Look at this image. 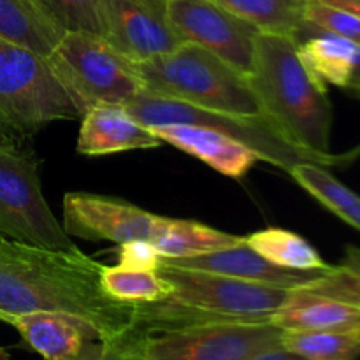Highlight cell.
I'll use <instances>...</instances> for the list:
<instances>
[{"mask_svg":"<svg viewBox=\"0 0 360 360\" xmlns=\"http://www.w3.org/2000/svg\"><path fill=\"white\" fill-rule=\"evenodd\" d=\"M104 267L77 248H42L0 236V320L69 313L94 323L108 340L125 333L134 326L136 304L105 294Z\"/></svg>","mask_w":360,"mask_h":360,"instance_id":"1","label":"cell"},{"mask_svg":"<svg viewBox=\"0 0 360 360\" xmlns=\"http://www.w3.org/2000/svg\"><path fill=\"white\" fill-rule=\"evenodd\" d=\"M248 83L262 116L285 139L320 158L326 167L336 165L327 88L304 65L295 39L259 34Z\"/></svg>","mask_w":360,"mask_h":360,"instance_id":"2","label":"cell"},{"mask_svg":"<svg viewBox=\"0 0 360 360\" xmlns=\"http://www.w3.org/2000/svg\"><path fill=\"white\" fill-rule=\"evenodd\" d=\"M157 273L171 285V294L136 304L134 326L148 334L213 323L271 322L288 295L287 288L185 269L164 259Z\"/></svg>","mask_w":360,"mask_h":360,"instance_id":"3","label":"cell"},{"mask_svg":"<svg viewBox=\"0 0 360 360\" xmlns=\"http://www.w3.org/2000/svg\"><path fill=\"white\" fill-rule=\"evenodd\" d=\"M144 91L210 111L262 116L248 77L214 53L181 42L171 51L136 63Z\"/></svg>","mask_w":360,"mask_h":360,"instance_id":"4","label":"cell"},{"mask_svg":"<svg viewBox=\"0 0 360 360\" xmlns=\"http://www.w3.org/2000/svg\"><path fill=\"white\" fill-rule=\"evenodd\" d=\"M81 118L44 56L0 39V144L23 146L49 123Z\"/></svg>","mask_w":360,"mask_h":360,"instance_id":"5","label":"cell"},{"mask_svg":"<svg viewBox=\"0 0 360 360\" xmlns=\"http://www.w3.org/2000/svg\"><path fill=\"white\" fill-rule=\"evenodd\" d=\"M44 58L83 115L94 105H125L144 90L136 62L101 35L65 32Z\"/></svg>","mask_w":360,"mask_h":360,"instance_id":"6","label":"cell"},{"mask_svg":"<svg viewBox=\"0 0 360 360\" xmlns=\"http://www.w3.org/2000/svg\"><path fill=\"white\" fill-rule=\"evenodd\" d=\"M127 111L143 123L144 127L169 125V123H192V125L210 127L239 143L246 144L259 157V160L269 162L271 165L290 171L295 164L323 165L320 158L301 150L290 141L285 139L276 127L264 116H241L229 112L210 111L172 98L158 97L148 91H141L137 97L125 104Z\"/></svg>","mask_w":360,"mask_h":360,"instance_id":"7","label":"cell"},{"mask_svg":"<svg viewBox=\"0 0 360 360\" xmlns=\"http://www.w3.org/2000/svg\"><path fill=\"white\" fill-rule=\"evenodd\" d=\"M0 236L42 248H77L42 195L37 157L21 146L0 144Z\"/></svg>","mask_w":360,"mask_h":360,"instance_id":"8","label":"cell"},{"mask_svg":"<svg viewBox=\"0 0 360 360\" xmlns=\"http://www.w3.org/2000/svg\"><path fill=\"white\" fill-rule=\"evenodd\" d=\"M273 322L213 323L150 334L143 360H246L281 347Z\"/></svg>","mask_w":360,"mask_h":360,"instance_id":"9","label":"cell"},{"mask_svg":"<svg viewBox=\"0 0 360 360\" xmlns=\"http://www.w3.org/2000/svg\"><path fill=\"white\" fill-rule=\"evenodd\" d=\"M167 18L181 42H192L250 76L259 28L232 14L214 0H165Z\"/></svg>","mask_w":360,"mask_h":360,"instance_id":"10","label":"cell"},{"mask_svg":"<svg viewBox=\"0 0 360 360\" xmlns=\"http://www.w3.org/2000/svg\"><path fill=\"white\" fill-rule=\"evenodd\" d=\"M157 214L116 197L69 192L63 197V229L84 241L125 245L151 241L158 224Z\"/></svg>","mask_w":360,"mask_h":360,"instance_id":"11","label":"cell"},{"mask_svg":"<svg viewBox=\"0 0 360 360\" xmlns=\"http://www.w3.org/2000/svg\"><path fill=\"white\" fill-rule=\"evenodd\" d=\"M104 39L132 62H146L181 44L165 0H105Z\"/></svg>","mask_w":360,"mask_h":360,"instance_id":"12","label":"cell"},{"mask_svg":"<svg viewBox=\"0 0 360 360\" xmlns=\"http://www.w3.org/2000/svg\"><path fill=\"white\" fill-rule=\"evenodd\" d=\"M2 322L14 327L44 360H97L108 343L94 323L69 313H27Z\"/></svg>","mask_w":360,"mask_h":360,"instance_id":"13","label":"cell"},{"mask_svg":"<svg viewBox=\"0 0 360 360\" xmlns=\"http://www.w3.org/2000/svg\"><path fill=\"white\" fill-rule=\"evenodd\" d=\"M164 260L167 264H172V266L185 267V269L224 274V276L229 278H238V280L252 281V283L271 285V287L287 288V290L306 287L322 274V271H295L276 266V264L269 262L262 255H259L255 250L250 248L246 241L238 246L202 253V255Z\"/></svg>","mask_w":360,"mask_h":360,"instance_id":"14","label":"cell"},{"mask_svg":"<svg viewBox=\"0 0 360 360\" xmlns=\"http://www.w3.org/2000/svg\"><path fill=\"white\" fill-rule=\"evenodd\" d=\"M160 144V137L137 122L125 105L101 104L88 109L81 118L76 150L86 157H101L130 150H150Z\"/></svg>","mask_w":360,"mask_h":360,"instance_id":"15","label":"cell"},{"mask_svg":"<svg viewBox=\"0 0 360 360\" xmlns=\"http://www.w3.org/2000/svg\"><path fill=\"white\" fill-rule=\"evenodd\" d=\"M162 143L172 144L178 150L199 158L227 178L241 179L259 157L246 144L202 125L192 123H169L150 127Z\"/></svg>","mask_w":360,"mask_h":360,"instance_id":"16","label":"cell"},{"mask_svg":"<svg viewBox=\"0 0 360 360\" xmlns=\"http://www.w3.org/2000/svg\"><path fill=\"white\" fill-rule=\"evenodd\" d=\"M299 55L309 72L323 84L360 97V46L327 32L304 28L297 41Z\"/></svg>","mask_w":360,"mask_h":360,"instance_id":"17","label":"cell"},{"mask_svg":"<svg viewBox=\"0 0 360 360\" xmlns=\"http://www.w3.org/2000/svg\"><path fill=\"white\" fill-rule=\"evenodd\" d=\"M271 322L281 330L360 329V308L304 287L292 288Z\"/></svg>","mask_w":360,"mask_h":360,"instance_id":"18","label":"cell"},{"mask_svg":"<svg viewBox=\"0 0 360 360\" xmlns=\"http://www.w3.org/2000/svg\"><path fill=\"white\" fill-rule=\"evenodd\" d=\"M65 30L44 0H0V39L46 56Z\"/></svg>","mask_w":360,"mask_h":360,"instance_id":"19","label":"cell"},{"mask_svg":"<svg viewBox=\"0 0 360 360\" xmlns=\"http://www.w3.org/2000/svg\"><path fill=\"white\" fill-rule=\"evenodd\" d=\"M151 246L162 259H186L245 243L243 236L229 234L190 220L158 218Z\"/></svg>","mask_w":360,"mask_h":360,"instance_id":"20","label":"cell"},{"mask_svg":"<svg viewBox=\"0 0 360 360\" xmlns=\"http://www.w3.org/2000/svg\"><path fill=\"white\" fill-rule=\"evenodd\" d=\"M260 34L283 35L299 41L306 28V0H214Z\"/></svg>","mask_w":360,"mask_h":360,"instance_id":"21","label":"cell"},{"mask_svg":"<svg viewBox=\"0 0 360 360\" xmlns=\"http://www.w3.org/2000/svg\"><path fill=\"white\" fill-rule=\"evenodd\" d=\"M288 174L330 213L360 231V195L334 178L326 167L302 162L295 164Z\"/></svg>","mask_w":360,"mask_h":360,"instance_id":"22","label":"cell"},{"mask_svg":"<svg viewBox=\"0 0 360 360\" xmlns=\"http://www.w3.org/2000/svg\"><path fill=\"white\" fill-rule=\"evenodd\" d=\"M246 245L280 267L295 271H326L330 264L306 239L285 229H264L245 238Z\"/></svg>","mask_w":360,"mask_h":360,"instance_id":"23","label":"cell"},{"mask_svg":"<svg viewBox=\"0 0 360 360\" xmlns=\"http://www.w3.org/2000/svg\"><path fill=\"white\" fill-rule=\"evenodd\" d=\"M281 347L306 360H357L360 329L283 330Z\"/></svg>","mask_w":360,"mask_h":360,"instance_id":"24","label":"cell"},{"mask_svg":"<svg viewBox=\"0 0 360 360\" xmlns=\"http://www.w3.org/2000/svg\"><path fill=\"white\" fill-rule=\"evenodd\" d=\"M101 283L105 294L127 304L155 302L171 294V285L157 271L127 269L122 266L104 267Z\"/></svg>","mask_w":360,"mask_h":360,"instance_id":"25","label":"cell"},{"mask_svg":"<svg viewBox=\"0 0 360 360\" xmlns=\"http://www.w3.org/2000/svg\"><path fill=\"white\" fill-rule=\"evenodd\" d=\"M304 288L360 308V248L347 246L340 266H330Z\"/></svg>","mask_w":360,"mask_h":360,"instance_id":"26","label":"cell"},{"mask_svg":"<svg viewBox=\"0 0 360 360\" xmlns=\"http://www.w3.org/2000/svg\"><path fill=\"white\" fill-rule=\"evenodd\" d=\"M65 32H83L104 37L105 0H44Z\"/></svg>","mask_w":360,"mask_h":360,"instance_id":"27","label":"cell"},{"mask_svg":"<svg viewBox=\"0 0 360 360\" xmlns=\"http://www.w3.org/2000/svg\"><path fill=\"white\" fill-rule=\"evenodd\" d=\"M304 21L308 28L348 39L360 46V16L352 11L320 0H306Z\"/></svg>","mask_w":360,"mask_h":360,"instance_id":"28","label":"cell"},{"mask_svg":"<svg viewBox=\"0 0 360 360\" xmlns=\"http://www.w3.org/2000/svg\"><path fill=\"white\" fill-rule=\"evenodd\" d=\"M150 334L137 326H132L125 333L109 338L104 352L97 360H143L144 348Z\"/></svg>","mask_w":360,"mask_h":360,"instance_id":"29","label":"cell"},{"mask_svg":"<svg viewBox=\"0 0 360 360\" xmlns=\"http://www.w3.org/2000/svg\"><path fill=\"white\" fill-rule=\"evenodd\" d=\"M160 253L148 241H132L120 245L118 266L137 271H157L160 266Z\"/></svg>","mask_w":360,"mask_h":360,"instance_id":"30","label":"cell"},{"mask_svg":"<svg viewBox=\"0 0 360 360\" xmlns=\"http://www.w3.org/2000/svg\"><path fill=\"white\" fill-rule=\"evenodd\" d=\"M246 360H306V359H302L301 355L285 350L283 347H278V348H273V350L260 352V354L253 355V357Z\"/></svg>","mask_w":360,"mask_h":360,"instance_id":"31","label":"cell"},{"mask_svg":"<svg viewBox=\"0 0 360 360\" xmlns=\"http://www.w3.org/2000/svg\"><path fill=\"white\" fill-rule=\"evenodd\" d=\"M323 4H329V6H336L341 7V9H347L355 13L357 16H360V0H320Z\"/></svg>","mask_w":360,"mask_h":360,"instance_id":"32","label":"cell"},{"mask_svg":"<svg viewBox=\"0 0 360 360\" xmlns=\"http://www.w3.org/2000/svg\"><path fill=\"white\" fill-rule=\"evenodd\" d=\"M359 157H360V144L359 146H355L352 151H348V153L336 157V165H348L354 160H357Z\"/></svg>","mask_w":360,"mask_h":360,"instance_id":"33","label":"cell"}]
</instances>
